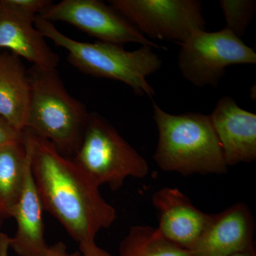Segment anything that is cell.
I'll return each mask as SVG.
<instances>
[{"label":"cell","mask_w":256,"mask_h":256,"mask_svg":"<svg viewBox=\"0 0 256 256\" xmlns=\"http://www.w3.org/2000/svg\"><path fill=\"white\" fill-rule=\"evenodd\" d=\"M24 132L31 146L32 175L44 210L78 244L95 242L97 234L117 220L116 208L73 160L50 141L28 130Z\"/></svg>","instance_id":"obj_1"},{"label":"cell","mask_w":256,"mask_h":256,"mask_svg":"<svg viewBox=\"0 0 256 256\" xmlns=\"http://www.w3.org/2000/svg\"><path fill=\"white\" fill-rule=\"evenodd\" d=\"M152 106L158 130L153 158L160 170L184 176L226 174L228 166L210 116L172 114L154 101Z\"/></svg>","instance_id":"obj_2"},{"label":"cell","mask_w":256,"mask_h":256,"mask_svg":"<svg viewBox=\"0 0 256 256\" xmlns=\"http://www.w3.org/2000/svg\"><path fill=\"white\" fill-rule=\"evenodd\" d=\"M35 28L44 38L68 52V60L82 73L118 80L139 96L154 95L148 77L158 72L162 60L150 46L128 52L121 45L108 42H82L66 36L53 23L36 18Z\"/></svg>","instance_id":"obj_3"},{"label":"cell","mask_w":256,"mask_h":256,"mask_svg":"<svg viewBox=\"0 0 256 256\" xmlns=\"http://www.w3.org/2000/svg\"><path fill=\"white\" fill-rule=\"evenodd\" d=\"M28 76L31 98L25 130L50 141L66 158L74 156L82 143L90 112L68 94L56 69L33 66Z\"/></svg>","instance_id":"obj_4"},{"label":"cell","mask_w":256,"mask_h":256,"mask_svg":"<svg viewBox=\"0 0 256 256\" xmlns=\"http://www.w3.org/2000/svg\"><path fill=\"white\" fill-rule=\"evenodd\" d=\"M72 160L96 184H107L114 191L122 188L126 178H144L149 174L146 160L96 112H90Z\"/></svg>","instance_id":"obj_5"},{"label":"cell","mask_w":256,"mask_h":256,"mask_svg":"<svg viewBox=\"0 0 256 256\" xmlns=\"http://www.w3.org/2000/svg\"><path fill=\"white\" fill-rule=\"evenodd\" d=\"M180 45V73L185 80L198 88L216 87L229 66L256 64L254 50L225 28L217 32H195Z\"/></svg>","instance_id":"obj_6"},{"label":"cell","mask_w":256,"mask_h":256,"mask_svg":"<svg viewBox=\"0 0 256 256\" xmlns=\"http://www.w3.org/2000/svg\"><path fill=\"white\" fill-rule=\"evenodd\" d=\"M109 4L152 42L180 44L206 26L198 0H110Z\"/></svg>","instance_id":"obj_7"},{"label":"cell","mask_w":256,"mask_h":256,"mask_svg":"<svg viewBox=\"0 0 256 256\" xmlns=\"http://www.w3.org/2000/svg\"><path fill=\"white\" fill-rule=\"evenodd\" d=\"M37 18L52 23H68L100 42L121 46L136 43L166 50V47L146 38L114 8L99 0H63L56 4L52 3Z\"/></svg>","instance_id":"obj_8"},{"label":"cell","mask_w":256,"mask_h":256,"mask_svg":"<svg viewBox=\"0 0 256 256\" xmlns=\"http://www.w3.org/2000/svg\"><path fill=\"white\" fill-rule=\"evenodd\" d=\"M255 220L244 202H237L220 213L210 214L191 256H226L256 250Z\"/></svg>","instance_id":"obj_9"},{"label":"cell","mask_w":256,"mask_h":256,"mask_svg":"<svg viewBox=\"0 0 256 256\" xmlns=\"http://www.w3.org/2000/svg\"><path fill=\"white\" fill-rule=\"evenodd\" d=\"M152 204L158 212L156 228L160 234L190 252L203 233L210 214L197 208L178 188H160L153 194Z\"/></svg>","instance_id":"obj_10"},{"label":"cell","mask_w":256,"mask_h":256,"mask_svg":"<svg viewBox=\"0 0 256 256\" xmlns=\"http://www.w3.org/2000/svg\"><path fill=\"white\" fill-rule=\"evenodd\" d=\"M210 116L228 168L256 161L255 114L239 107L233 98L224 96Z\"/></svg>","instance_id":"obj_11"},{"label":"cell","mask_w":256,"mask_h":256,"mask_svg":"<svg viewBox=\"0 0 256 256\" xmlns=\"http://www.w3.org/2000/svg\"><path fill=\"white\" fill-rule=\"evenodd\" d=\"M24 142L28 160L22 191L12 216L16 220V232L10 237V247L18 256H46L50 246L45 240L44 210L32 175L31 146L24 132Z\"/></svg>","instance_id":"obj_12"},{"label":"cell","mask_w":256,"mask_h":256,"mask_svg":"<svg viewBox=\"0 0 256 256\" xmlns=\"http://www.w3.org/2000/svg\"><path fill=\"white\" fill-rule=\"evenodd\" d=\"M6 50L33 66L56 69L60 56L48 46L34 22L10 11L0 2V50Z\"/></svg>","instance_id":"obj_13"},{"label":"cell","mask_w":256,"mask_h":256,"mask_svg":"<svg viewBox=\"0 0 256 256\" xmlns=\"http://www.w3.org/2000/svg\"><path fill=\"white\" fill-rule=\"evenodd\" d=\"M30 98L31 86L21 58L8 50L0 52V118L24 132Z\"/></svg>","instance_id":"obj_14"},{"label":"cell","mask_w":256,"mask_h":256,"mask_svg":"<svg viewBox=\"0 0 256 256\" xmlns=\"http://www.w3.org/2000/svg\"><path fill=\"white\" fill-rule=\"evenodd\" d=\"M28 150L23 140L0 146V216L12 218L24 182Z\"/></svg>","instance_id":"obj_15"},{"label":"cell","mask_w":256,"mask_h":256,"mask_svg":"<svg viewBox=\"0 0 256 256\" xmlns=\"http://www.w3.org/2000/svg\"><path fill=\"white\" fill-rule=\"evenodd\" d=\"M118 256H191V252L170 242L154 227L136 225L120 242Z\"/></svg>","instance_id":"obj_16"},{"label":"cell","mask_w":256,"mask_h":256,"mask_svg":"<svg viewBox=\"0 0 256 256\" xmlns=\"http://www.w3.org/2000/svg\"><path fill=\"white\" fill-rule=\"evenodd\" d=\"M226 30L242 38L252 22L256 10L255 0H220Z\"/></svg>","instance_id":"obj_17"},{"label":"cell","mask_w":256,"mask_h":256,"mask_svg":"<svg viewBox=\"0 0 256 256\" xmlns=\"http://www.w3.org/2000/svg\"><path fill=\"white\" fill-rule=\"evenodd\" d=\"M6 9L34 22L37 16L46 9L52 1L50 0H0Z\"/></svg>","instance_id":"obj_18"},{"label":"cell","mask_w":256,"mask_h":256,"mask_svg":"<svg viewBox=\"0 0 256 256\" xmlns=\"http://www.w3.org/2000/svg\"><path fill=\"white\" fill-rule=\"evenodd\" d=\"M10 237L8 234L0 233V256H10ZM46 256H82L80 252H69L66 245L64 242H58L50 246Z\"/></svg>","instance_id":"obj_19"},{"label":"cell","mask_w":256,"mask_h":256,"mask_svg":"<svg viewBox=\"0 0 256 256\" xmlns=\"http://www.w3.org/2000/svg\"><path fill=\"white\" fill-rule=\"evenodd\" d=\"M24 132H18L6 120L0 118V146L23 140Z\"/></svg>","instance_id":"obj_20"},{"label":"cell","mask_w":256,"mask_h":256,"mask_svg":"<svg viewBox=\"0 0 256 256\" xmlns=\"http://www.w3.org/2000/svg\"><path fill=\"white\" fill-rule=\"evenodd\" d=\"M82 256H112L108 252L98 246L96 242H89L79 244Z\"/></svg>","instance_id":"obj_21"},{"label":"cell","mask_w":256,"mask_h":256,"mask_svg":"<svg viewBox=\"0 0 256 256\" xmlns=\"http://www.w3.org/2000/svg\"><path fill=\"white\" fill-rule=\"evenodd\" d=\"M226 256H256V250H248V252H238V254H234Z\"/></svg>","instance_id":"obj_22"},{"label":"cell","mask_w":256,"mask_h":256,"mask_svg":"<svg viewBox=\"0 0 256 256\" xmlns=\"http://www.w3.org/2000/svg\"><path fill=\"white\" fill-rule=\"evenodd\" d=\"M3 220H4V218H3L1 216H0V227L2 226V224Z\"/></svg>","instance_id":"obj_23"},{"label":"cell","mask_w":256,"mask_h":256,"mask_svg":"<svg viewBox=\"0 0 256 256\" xmlns=\"http://www.w3.org/2000/svg\"><path fill=\"white\" fill-rule=\"evenodd\" d=\"M2 52V50H0V52Z\"/></svg>","instance_id":"obj_24"}]
</instances>
